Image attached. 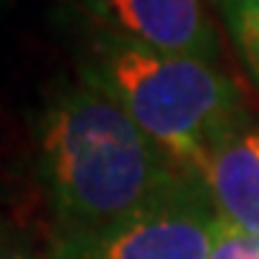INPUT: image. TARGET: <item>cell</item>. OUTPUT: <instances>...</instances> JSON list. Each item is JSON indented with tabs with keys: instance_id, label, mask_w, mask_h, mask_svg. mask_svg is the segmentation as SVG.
Segmentation results:
<instances>
[{
	"instance_id": "obj_1",
	"label": "cell",
	"mask_w": 259,
	"mask_h": 259,
	"mask_svg": "<svg viewBox=\"0 0 259 259\" xmlns=\"http://www.w3.org/2000/svg\"><path fill=\"white\" fill-rule=\"evenodd\" d=\"M37 170L64 225L61 236L101 231L190 176L87 81L52 95L40 112Z\"/></svg>"
},
{
	"instance_id": "obj_2",
	"label": "cell",
	"mask_w": 259,
	"mask_h": 259,
	"mask_svg": "<svg viewBox=\"0 0 259 259\" xmlns=\"http://www.w3.org/2000/svg\"><path fill=\"white\" fill-rule=\"evenodd\" d=\"M81 78L118 104L173 164L196 176L245 130L239 90L199 58L167 55L104 32L87 49Z\"/></svg>"
},
{
	"instance_id": "obj_3",
	"label": "cell",
	"mask_w": 259,
	"mask_h": 259,
	"mask_svg": "<svg viewBox=\"0 0 259 259\" xmlns=\"http://www.w3.org/2000/svg\"><path fill=\"white\" fill-rule=\"evenodd\" d=\"M219 231L222 219L190 173L101 231L61 236L55 259H210Z\"/></svg>"
},
{
	"instance_id": "obj_4",
	"label": "cell",
	"mask_w": 259,
	"mask_h": 259,
	"mask_svg": "<svg viewBox=\"0 0 259 259\" xmlns=\"http://www.w3.org/2000/svg\"><path fill=\"white\" fill-rule=\"evenodd\" d=\"M83 6L107 35L130 44L207 64L219 52L204 0H83Z\"/></svg>"
},
{
	"instance_id": "obj_5",
	"label": "cell",
	"mask_w": 259,
	"mask_h": 259,
	"mask_svg": "<svg viewBox=\"0 0 259 259\" xmlns=\"http://www.w3.org/2000/svg\"><path fill=\"white\" fill-rule=\"evenodd\" d=\"M219 219L259 233V127H245L225 141L199 170Z\"/></svg>"
},
{
	"instance_id": "obj_6",
	"label": "cell",
	"mask_w": 259,
	"mask_h": 259,
	"mask_svg": "<svg viewBox=\"0 0 259 259\" xmlns=\"http://www.w3.org/2000/svg\"><path fill=\"white\" fill-rule=\"evenodd\" d=\"M236 52L259 90V0H219Z\"/></svg>"
},
{
	"instance_id": "obj_7",
	"label": "cell",
	"mask_w": 259,
	"mask_h": 259,
	"mask_svg": "<svg viewBox=\"0 0 259 259\" xmlns=\"http://www.w3.org/2000/svg\"><path fill=\"white\" fill-rule=\"evenodd\" d=\"M210 259H259V233H248L222 222Z\"/></svg>"
},
{
	"instance_id": "obj_8",
	"label": "cell",
	"mask_w": 259,
	"mask_h": 259,
	"mask_svg": "<svg viewBox=\"0 0 259 259\" xmlns=\"http://www.w3.org/2000/svg\"><path fill=\"white\" fill-rule=\"evenodd\" d=\"M0 259H37L23 248H12V245H0Z\"/></svg>"
}]
</instances>
